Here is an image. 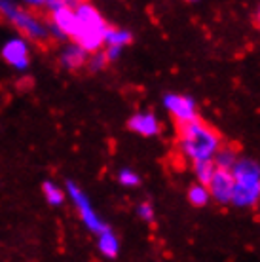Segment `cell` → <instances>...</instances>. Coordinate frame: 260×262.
<instances>
[{
    "instance_id": "cell-1",
    "label": "cell",
    "mask_w": 260,
    "mask_h": 262,
    "mask_svg": "<svg viewBox=\"0 0 260 262\" xmlns=\"http://www.w3.org/2000/svg\"><path fill=\"white\" fill-rule=\"evenodd\" d=\"M175 129L179 156L182 162H190L192 165L203 160H213L219 146L224 143L216 127L200 116L192 122L175 125Z\"/></svg>"
},
{
    "instance_id": "cell-2",
    "label": "cell",
    "mask_w": 260,
    "mask_h": 262,
    "mask_svg": "<svg viewBox=\"0 0 260 262\" xmlns=\"http://www.w3.org/2000/svg\"><path fill=\"white\" fill-rule=\"evenodd\" d=\"M74 15L78 21V31L74 36V44H78L88 55L101 52L104 48L106 29L111 27L106 25L101 12L91 4L74 2Z\"/></svg>"
},
{
    "instance_id": "cell-3",
    "label": "cell",
    "mask_w": 260,
    "mask_h": 262,
    "mask_svg": "<svg viewBox=\"0 0 260 262\" xmlns=\"http://www.w3.org/2000/svg\"><path fill=\"white\" fill-rule=\"evenodd\" d=\"M0 15L8 23H12L25 40H31L34 44H48L50 42L48 21L36 15L33 10H27L25 6L15 4V2L0 0Z\"/></svg>"
},
{
    "instance_id": "cell-4",
    "label": "cell",
    "mask_w": 260,
    "mask_h": 262,
    "mask_svg": "<svg viewBox=\"0 0 260 262\" xmlns=\"http://www.w3.org/2000/svg\"><path fill=\"white\" fill-rule=\"evenodd\" d=\"M232 175L235 181L234 205L249 207L260 200V167L251 160H237L232 167Z\"/></svg>"
},
{
    "instance_id": "cell-5",
    "label": "cell",
    "mask_w": 260,
    "mask_h": 262,
    "mask_svg": "<svg viewBox=\"0 0 260 262\" xmlns=\"http://www.w3.org/2000/svg\"><path fill=\"white\" fill-rule=\"evenodd\" d=\"M65 194L72 200V203H74V207L78 209V213H80V216H82L84 224L91 230V232H95V234H103V232H106V230H109V226H106V224L99 219L97 213L93 211L90 200H88V196H85V192L82 190V188H80L74 181H67Z\"/></svg>"
},
{
    "instance_id": "cell-6",
    "label": "cell",
    "mask_w": 260,
    "mask_h": 262,
    "mask_svg": "<svg viewBox=\"0 0 260 262\" xmlns=\"http://www.w3.org/2000/svg\"><path fill=\"white\" fill-rule=\"evenodd\" d=\"M234 190H235V181L232 171L219 169L216 167L211 183L207 184L209 198L213 202L219 203V205H228V203H232V200H234Z\"/></svg>"
},
{
    "instance_id": "cell-7",
    "label": "cell",
    "mask_w": 260,
    "mask_h": 262,
    "mask_svg": "<svg viewBox=\"0 0 260 262\" xmlns=\"http://www.w3.org/2000/svg\"><path fill=\"white\" fill-rule=\"evenodd\" d=\"M2 59L15 71H25L31 65V52L29 42L23 36H12L2 46Z\"/></svg>"
},
{
    "instance_id": "cell-8",
    "label": "cell",
    "mask_w": 260,
    "mask_h": 262,
    "mask_svg": "<svg viewBox=\"0 0 260 262\" xmlns=\"http://www.w3.org/2000/svg\"><path fill=\"white\" fill-rule=\"evenodd\" d=\"M163 105L171 114V118L175 122V125L186 124L192 120L198 118V108H196L194 99L186 97V95H177V93H169L163 99Z\"/></svg>"
},
{
    "instance_id": "cell-9",
    "label": "cell",
    "mask_w": 260,
    "mask_h": 262,
    "mask_svg": "<svg viewBox=\"0 0 260 262\" xmlns=\"http://www.w3.org/2000/svg\"><path fill=\"white\" fill-rule=\"evenodd\" d=\"M127 129L141 137H154V135H160L162 124L152 112H137L127 120Z\"/></svg>"
},
{
    "instance_id": "cell-10",
    "label": "cell",
    "mask_w": 260,
    "mask_h": 262,
    "mask_svg": "<svg viewBox=\"0 0 260 262\" xmlns=\"http://www.w3.org/2000/svg\"><path fill=\"white\" fill-rule=\"evenodd\" d=\"M50 21L65 34L67 40H74L76 31H78V21L74 15V2H67L61 10L50 13Z\"/></svg>"
},
{
    "instance_id": "cell-11",
    "label": "cell",
    "mask_w": 260,
    "mask_h": 262,
    "mask_svg": "<svg viewBox=\"0 0 260 262\" xmlns=\"http://www.w3.org/2000/svg\"><path fill=\"white\" fill-rule=\"evenodd\" d=\"M88 57H90V55H88L78 44L71 42V44H67V46L61 50V53H59V65L63 67V69H67V71H78V69L85 67Z\"/></svg>"
},
{
    "instance_id": "cell-12",
    "label": "cell",
    "mask_w": 260,
    "mask_h": 262,
    "mask_svg": "<svg viewBox=\"0 0 260 262\" xmlns=\"http://www.w3.org/2000/svg\"><path fill=\"white\" fill-rule=\"evenodd\" d=\"M237 160H240V146L235 143H222L216 154L213 156V162L219 169L232 171V167L237 164Z\"/></svg>"
},
{
    "instance_id": "cell-13",
    "label": "cell",
    "mask_w": 260,
    "mask_h": 262,
    "mask_svg": "<svg viewBox=\"0 0 260 262\" xmlns=\"http://www.w3.org/2000/svg\"><path fill=\"white\" fill-rule=\"evenodd\" d=\"M133 36L131 33L124 31V29H116V27H109L106 29V34H104V48L106 46H114V48H124L127 46Z\"/></svg>"
},
{
    "instance_id": "cell-14",
    "label": "cell",
    "mask_w": 260,
    "mask_h": 262,
    "mask_svg": "<svg viewBox=\"0 0 260 262\" xmlns=\"http://www.w3.org/2000/svg\"><path fill=\"white\" fill-rule=\"evenodd\" d=\"M194 167V175L198 179V184H202L207 188V184L211 183V179L215 175L216 171V165L213 160H203V162H198V164L192 165Z\"/></svg>"
},
{
    "instance_id": "cell-15",
    "label": "cell",
    "mask_w": 260,
    "mask_h": 262,
    "mask_svg": "<svg viewBox=\"0 0 260 262\" xmlns=\"http://www.w3.org/2000/svg\"><path fill=\"white\" fill-rule=\"evenodd\" d=\"M99 251L103 253L104 256H109V258H114L118 255V249H120V245H118V237L112 234L111 230H106L103 234H99Z\"/></svg>"
},
{
    "instance_id": "cell-16",
    "label": "cell",
    "mask_w": 260,
    "mask_h": 262,
    "mask_svg": "<svg viewBox=\"0 0 260 262\" xmlns=\"http://www.w3.org/2000/svg\"><path fill=\"white\" fill-rule=\"evenodd\" d=\"M42 192H44L46 202L53 205V207H57V205L65 202V190H61V186H57L53 181H44L42 183Z\"/></svg>"
},
{
    "instance_id": "cell-17",
    "label": "cell",
    "mask_w": 260,
    "mask_h": 262,
    "mask_svg": "<svg viewBox=\"0 0 260 262\" xmlns=\"http://www.w3.org/2000/svg\"><path fill=\"white\" fill-rule=\"evenodd\" d=\"M209 192L205 186H202V184H192L188 188V202L194 205V207H205L209 203Z\"/></svg>"
},
{
    "instance_id": "cell-18",
    "label": "cell",
    "mask_w": 260,
    "mask_h": 262,
    "mask_svg": "<svg viewBox=\"0 0 260 262\" xmlns=\"http://www.w3.org/2000/svg\"><path fill=\"white\" fill-rule=\"evenodd\" d=\"M106 65H109V61H106V55H104L103 50H101V52H97V53H91L90 57H88V63H85V67H88L91 72L103 71Z\"/></svg>"
},
{
    "instance_id": "cell-19",
    "label": "cell",
    "mask_w": 260,
    "mask_h": 262,
    "mask_svg": "<svg viewBox=\"0 0 260 262\" xmlns=\"http://www.w3.org/2000/svg\"><path fill=\"white\" fill-rule=\"evenodd\" d=\"M120 183L124 184V186H135V184H139V175L137 173H133V171H129V169H122L120 171Z\"/></svg>"
},
{
    "instance_id": "cell-20",
    "label": "cell",
    "mask_w": 260,
    "mask_h": 262,
    "mask_svg": "<svg viewBox=\"0 0 260 262\" xmlns=\"http://www.w3.org/2000/svg\"><path fill=\"white\" fill-rule=\"evenodd\" d=\"M139 215L143 216V219H150V216H152V207L146 205V203H143L141 209H139Z\"/></svg>"
},
{
    "instance_id": "cell-21",
    "label": "cell",
    "mask_w": 260,
    "mask_h": 262,
    "mask_svg": "<svg viewBox=\"0 0 260 262\" xmlns=\"http://www.w3.org/2000/svg\"><path fill=\"white\" fill-rule=\"evenodd\" d=\"M256 27L260 29V10H258V13H256Z\"/></svg>"
}]
</instances>
